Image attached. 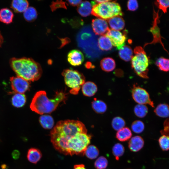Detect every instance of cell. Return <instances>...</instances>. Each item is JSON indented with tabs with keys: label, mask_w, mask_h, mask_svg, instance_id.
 Here are the masks:
<instances>
[{
	"label": "cell",
	"mask_w": 169,
	"mask_h": 169,
	"mask_svg": "<svg viewBox=\"0 0 169 169\" xmlns=\"http://www.w3.org/2000/svg\"><path fill=\"white\" fill-rule=\"evenodd\" d=\"M54 148L64 155H84L91 136L81 121L67 120L59 121L50 132Z\"/></svg>",
	"instance_id": "1"
},
{
	"label": "cell",
	"mask_w": 169,
	"mask_h": 169,
	"mask_svg": "<svg viewBox=\"0 0 169 169\" xmlns=\"http://www.w3.org/2000/svg\"><path fill=\"white\" fill-rule=\"evenodd\" d=\"M9 63L17 76L29 82L37 80L42 75V70L40 65L31 58H12Z\"/></svg>",
	"instance_id": "2"
},
{
	"label": "cell",
	"mask_w": 169,
	"mask_h": 169,
	"mask_svg": "<svg viewBox=\"0 0 169 169\" xmlns=\"http://www.w3.org/2000/svg\"><path fill=\"white\" fill-rule=\"evenodd\" d=\"M67 95L62 91H57L53 98L49 99L45 91H39L33 96L30 108L39 114L50 113L55 110L60 103L65 101Z\"/></svg>",
	"instance_id": "3"
},
{
	"label": "cell",
	"mask_w": 169,
	"mask_h": 169,
	"mask_svg": "<svg viewBox=\"0 0 169 169\" xmlns=\"http://www.w3.org/2000/svg\"><path fill=\"white\" fill-rule=\"evenodd\" d=\"M110 1L92 6L91 14L104 20H108L116 16H122L123 13L119 4L115 1Z\"/></svg>",
	"instance_id": "4"
},
{
	"label": "cell",
	"mask_w": 169,
	"mask_h": 169,
	"mask_svg": "<svg viewBox=\"0 0 169 169\" xmlns=\"http://www.w3.org/2000/svg\"><path fill=\"white\" fill-rule=\"evenodd\" d=\"M134 52L135 55L131 60L132 69L140 77L145 79L148 78L149 60L146 52L142 47L137 46L134 49Z\"/></svg>",
	"instance_id": "5"
},
{
	"label": "cell",
	"mask_w": 169,
	"mask_h": 169,
	"mask_svg": "<svg viewBox=\"0 0 169 169\" xmlns=\"http://www.w3.org/2000/svg\"><path fill=\"white\" fill-rule=\"evenodd\" d=\"M65 84L71 89L70 93L77 95L82 85L85 83L84 75L76 70L67 69L62 72Z\"/></svg>",
	"instance_id": "6"
},
{
	"label": "cell",
	"mask_w": 169,
	"mask_h": 169,
	"mask_svg": "<svg viewBox=\"0 0 169 169\" xmlns=\"http://www.w3.org/2000/svg\"><path fill=\"white\" fill-rule=\"evenodd\" d=\"M132 96L134 101L139 104H148L154 107L153 102L150 98L148 92L144 89L133 85L131 90Z\"/></svg>",
	"instance_id": "7"
},
{
	"label": "cell",
	"mask_w": 169,
	"mask_h": 169,
	"mask_svg": "<svg viewBox=\"0 0 169 169\" xmlns=\"http://www.w3.org/2000/svg\"><path fill=\"white\" fill-rule=\"evenodd\" d=\"M105 35L109 38L112 45L118 50L125 45L126 39L125 34H123L119 31L110 29Z\"/></svg>",
	"instance_id": "8"
},
{
	"label": "cell",
	"mask_w": 169,
	"mask_h": 169,
	"mask_svg": "<svg viewBox=\"0 0 169 169\" xmlns=\"http://www.w3.org/2000/svg\"><path fill=\"white\" fill-rule=\"evenodd\" d=\"M12 88L16 93L23 94L29 89V81L18 76L10 78Z\"/></svg>",
	"instance_id": "9"
},
{
	"label": "cell",
	"mask_w": 169,
	"mask_h": 169,
	"mask_svg": "<svg viewBox=\"0 0 169 169\" xmlns=\"http://www.w3.org/2000/svg\"><path fill=\"white\" fill-rule=\"evenodd\" d=\"M92 27L95 34L98 35H105L110 30L107 21L99 18L92 20Z\"/></svg>",
	"instance_id": "10"
},
{
	"label": "cell",
	"mask_w": 169,
	"mask_h": 169,
	"mask_svg": "<svg viewBox=\"0 0 169 169\" xmlns=\"http://www.w3.org/2000/svg\"><path fill=\"white\" fill-rule=\"evenodd\" d=\"M67 60L71 65L74 66L81 65L84 60V57L82 52L77 49L71 50L68 53Z\"/></svg>",
	"instance_id": "11"
},
{
	"label": "cell",
	"mask_w": 169,
	"mask_h": 169,
	"mask_svg": "<svg viewBox=\"0 0 169 169\" xmlns=\"http://www.w3.org/2000/svg\"><path fill=\"white\" fill-rule=\"evenodd\" d=\"M144 141L143 138L139 136H135L132 137L128 143V147L130 150L133 152H137L143 146Z\"/></svg>",
	"instance_id": "12"
},
{
	"label": "cell",
	"mask_w": 169,
	"mask_h": 169,
	"mask_svg": "<svg viewBox=\"0 0 169 169\" xmlns=\"http://www.w3.org/2000/svg\"><path fill=\"white\" fill-rule=\"evenodd\" d=\"M112 29L118 31L123 29L125 26V21L121 16H116L107 20Z\"/></svg>",
	"instance_id": "13"
},
{
	"label": "cell",
	"mask_w": 169,
	"mask_h": 169,
	"mask_svg": "<svg viewBox=\"0 0 169 169\" xmlns=\"http://www.w3.org/2000/svg\"><path fill=\"white\" fill-rule=\"evenodd\" d=\"M97 91L96 84L91 81L85 82L82 86V91L85 96L91 97L94 95Z\"/></svg>",
	"instance_id": "14"
},
{
	"label": "cell",
	"mask_w": 169,
	"mask_h": 169,
	"mask_svg": "<svg viewBox=\"0 0 169 169\" xmlns=\"http://www.w3.org/2000/svg\"><path fill=\"white\" fill-rule=\"evenodd\" d=\"M29 3L26 0H14L12 1L11 7L17 13L24 12L28 7Z\"/></svg>",
	"instance_id": "15"
},
{
	"label": "cell",
	"mask_w": 169,
	"mask_h": 169,
	"mask_svg": "<svg viewBox=\"0 0 169 169\" xmlns=\"http://www.w3.org/2000/svg\"><path fill=\"white\" fill-rule=\"evenodd\" d=\"M115 63L114 60L110 57L103 59L100 62V66L104 71L110 72L113 70L115 67Z\"/></svg>",
	"instance_id": "16"
},
{
	"label": "cell",
	"mask_w": 169,
	"mask_h": 169,
	"mask_svg": "<svg viewBox=\"0 0 169 169\" xmlns=\"http://www.w3.org/2000/svg\"><path fill=\"white\" fill-rule=\"evenodd\" d=\"M42 155L39 150L34 148H30L28 151L27 158L31 163L36 164L41 159Z\"/></svg>",
	"instance_id": "17"
},
{
	"label": "cell",
	"mask_w": 169,
	"mask_h": 169,
	"mask_svg": "<svg viewBox=\"0 0 169 169\" xmlns=\"http://www.w3.org/2000/svg\"><path fill=\"white\" fill-rule=\"evenodd\" d=\"M14 14L12 11L7 8L0 10V21L7 24L11 23L13 20Z\"/></svg>",
	"instance_id": "18"
},
{
	"label": "cell",
	"mask_w": 169,
	"mask_h": 169,
	"mask_svg": "<svg viewBox=\"0 0 169 169\" xmlns=\"http://www.w3.org/2000/svg\"><path fill=\"white\" fill-rule=\"evenodd\" d=\"M91 4L88 1H82L77 8L78 13L83 17L89 15L91 13Z\"/></svg>",
	"instance_id": "19"
},
{
	"label": "cell",
	"mask_w": 169,
	"mask_h": 169,
	"mask_svg": "<svg viewBox=\"0 0 169 169\" xmlns=\"http://www.w3.org/2000/svg\"><path fill=\"white\" fill-rule=\"evenodd\" d=\"M120 57L125 61L131 60L133 57V51L131 48L128 45H124L119 51Z\"/></svg>",
	"instance_id": "20"
},
{
	"label": "cell",
	"mask_w": 169,
	"mask_h": 169,
	"mask_svg": "<svg viewBox=\"0 0 169 169\" xmlns=\"http://www.w3.org/2000/svg\"><path fill=\"white\" fill-rule=\"evenodd\" d=\"M39 123L42 126L46 129H50L53 128L54 124L53 117L48 115H43L39 119Z\"/></svg>",
	"instance_id": "21"
},
{
	"label": "cell",
	"mask_w": 169,
	"mask_h": 169,
	"mask_svg": "<svg viewBox=\"0 0 169 169\" xmlns=\"http://www.w3.org/2000/svg\"><path fill=\"white\" fill-rule=\"evenodd\" d=\"M26 97L23 94L15 93L12 97L11 102L12 105L16 108H21L25 104Z\"/></svg>",
	"instance_id": "22"
},
{
	"label": "cell",
	"mask_w": 169,
	"mask_h": 169,
	"mask_svg": "<svg viewBox=\"0 0 169 169\" xmlns=\"http://www.w3.org/2000/svg\"><path fill=\"white\" fill-rule=\"evenodd\" d=\"M98 45L100 49L102 50L109 51L112 48L110 40L105 35L101 36L99 38Z\"/></svg>",
	"instance_id": "23"
},
{
	"label": "cell",
	"mask_w": 169,
	"mask_h": 169,
	"mask_svg": "<svg viewBox=\"0 0 169 169\" xmlns=\"http://www.w3.org/2000/svg\"><path fill=\"white\" fill-rule=\"evenodd\" d=\"M132 135V132L129 128L125 127L117 132L116 137L119 141H125L130 139Z\"/></svg>",
	"instance_id": "24"
},
{
	"label": "cell",
	"mask_w": 169,
	"mask_h": 169,
	"mask_svg": "<svg viewBox=\"0 0 169 169\" xmlns=\"http://www.w3.org/2000/svg\"><path fill=\"white\" fill-rule=\"evenodd\" d=\"M92 106L95 111L99 114L105 113L107 109V105L104 101L96 99L92 102Z\"/></svg>",
	"instance_id": "25"
},
{
	"label": "cell",
	"mask_w": 169,
	"mask_h": 169,
	"mask_svg": "<svg viewBox=\"0 0 169 169\" xmlns=\"http://www.w3.org/2000/svg\"><path fill=\"white\" fill-rule=\"evenodd\" d=\"M154 111L155 114L160 117L166 118L169 116V106L166 104L159 105Z\"/></svg>",
	"instance_id": "26"
},
{
	"label": "cell",
	"mask_w": 169,
	"mask_h": 169,
	"mask_svg": "<svg viewBox=\"0 0 169 169\" xmlns=\"http://www.w3.org/2000/svg\"><path fill=\"white\" fill-rule=\"evenodd\" d=\"M23 15L25 20L29 22L35 20L38 16L36 9L32 7H28L23 12Z\"/></svg>",
	"instance_id": "27"
},
{
	"label": "cell",
	"mask_w": 169,
	"mask_h": 169,
	"mask_svg": "<svg viewBox=\"0 0 169 169\" xmlns=\"http://www.w3.org/2000/svg\"><path fill=\"white\" fill-rule=\"evenodd\" d=\"M134 111L135 115L138 117L142 118L145 116L148 112L147 107L145 105L139 104L136 105Z\"/></svg>",
	"instance_id": "28"
},
{
	"label": "cell",
	"mask_w": 169,
	"mask_h": 169,
	"mask_svg": "<svg viewBox=\"0 0 169 169\" xmlns=\"http://www.w3.org/2000/svg\"><path fill=\"white\" fill-rule=\"evenodd\" d=\"M156 64L161 70L165 72L169 71V59L160 58L156 60Z\"/></svg>",
	"instance_id": "29"
},
{
	"label": "cell",
	"mask_w": 169,
	"mask_h": 169,
	"mask_svg": "<svg viewBox=\"0 0 169 169\" xmlns=\"http://www.w3.org/2000/svg\"><path fill=\"white\" fill-rule=\"evenodd\" d=\"M84 154L89 158L91 159L96 158L99 154L98 149L94 145L89 146L85 151Z\"/></svg>",
	"instance_id": "30"
},
{
	"label": "cell",
	"mask_w": 169,
	"mask_h": 169,
	"mask_svg": "<svg viewBox=\"0 0 169 169\" xmlns=\"http://www.w3.org/2000/svg\"><path fill=\"white\" fill-rule=\"evenodd\" d=\"M125 124L124 120L121 117L119 116L114 117L111 122L113 128L117 131L124 127Z\"/></svg>",
	"instance_id": "31"
},
{
	"label": "cell",
	"mask_w": 169,
	"mask_h": 169,
	"mask_svg": "<svg viewBox=\"0 0 169 169\" xmlns=\"http://www.w3.org/2000/svg\"><path fill=\"white\" fill-rule=\"evenodd\" d=\"M124 151V147L121 144L119 143L115 144L113 147V154L117 160H118L119 158L123 155Z\"/></svg>",
	"instance_id": "32"
},
{
	"label": "cell",
	"mask_w": 169,
	"mask_h": 169,
	"mask_svg": "<svg viewBox=\"0 0 169 169\" xmlns=\"http://www.w3.org/2000/svg\"><path fill=\"white\" fill-rule=\"evenodd\" d=\"M131 128L134 132L136 133H141L144 129V124L142 121L136 120L132 123Z\"/></svg>",
	"instance_id": "33"
},
{
	"label": "cell",
	"mask_w": 169,
	"mask_h": 169,
	"mask_svg": "<svg viewBox=\"0 0 169 169\" xmlns=\"http://www.w3.org/2000/svg\"><path fill=\"white\" fill-rule=\"evenodd\" d=\"M158 141L161 148L163 151L169 150V136L163 135L159 138Z\"/></svg>",
	"instance_id": "34"
},
{
	"label": "cell",
	"mask_w": 169,
	"mask_h": 169,
	"mask_svg": "<svg viewBox=\"0 0 169 169\" xmlns=\"http://www.w3.org/2000/svg\"><path fill=\"white\" fill-rule=\"evenodd\" d=\"M108 163L106 158L104 156H101L95 161L94 165L97 169H104L106 167Z\"/></svg>",
	"instance_id": "35"
},
{
	"label": "cell",
	"mask_w": 169,
	"mask_h": 169,
	"mask_svg": "<svg viewBox=\"0 0 169 169\" xmlns=\"http://www.w3.org/2000/svg\"><path fill=\"white\" fill-rule=\"evenodd\" d=\"M155 3L158 8L164 13L167 12V9L169 7V0H157Z\"/></svg>",
	"instance_id": "36"
},
{
	"label": "cell",
	"mask_w": 169,
	"mask_h": 169,
	"mask_svg": "<svg viewBox=\"0 0 169 169\" xmlns=\"http://www.w3.org/2000/svg\"><path fill=\"white\" fill-rule=\"evenodd\" d=\"M51 10L53 11L58 8H66L65 2L62 1H57L55 2H53L50 6Z\"/></svg>",
	"instance_id": "37"
},
{
	"label": "cell",
	"mask_w": 169,
	"mask_h": 169,
	"mask_svg": "<svg viewBox=\"0 0 169 169\" xmlns=\"http://www.w3.org/2000/svg\"><path fill=\"white\" fill-rule=\"evenodd\" d=\"M128 9L131 11L136 10L138 7L137 1L135 0H130L128 1L127 3Z\"/></svg>",
	"instance_id": "38"
},
{
	"label": "cell",
	"mask_w": 169,
	"mask_h": 169,
	"mask_svg": "<svg viewBox=\"0 0 169 169\" xmlns=\"http://www.w3.org/2000/svg\"><path fill=\"white\" fill-rule=\"evenodd\" d=\"M68 3L73 6H78L82 2L81 0H68Z\"/></svg>",
	"instance_id": "39"
},
{
	"label": "cell",
	"mask_w": 169,
	"mask_h": 169,
	"mask_svg": "<svg viewBox=\"0 0 169 169\" xmlns=\"http://www.w3.org/2000/svg\"><path fill=\"white\" fill-rule=\"evenodd\" d=\"M20 153L17 150L14 151L12 153L13 157L15 159L18 158L20 156Z\"/></svg>",
	"instance_id": "40"
},
{
	"label": "cell",
	"mask_w": 169,
	"mask_h": 169,
	"mask_svg": "<svg viewBox=\"0 0 169 169\" xmlns=\"http://www.w3.org/2000/svg\"><path fill=\"white\" fill-rule=\"evenodd\" d=\"M163 135H165L169 136V124L166 125L165 126L164 129V133H163Z\"/></svg>",
	"instance_id": "41"
},
{
	"label": "cell",
	"mask_w": 169,
	"mask_h": 169,
	"mask_svg": "<svg viewBox=\"0 0 169 169\" xmlns=\"http://www.w3.org/2000/svg\"><path fill=\"white\" fill-rule=\"evenodd\" d=\"M73 169H86L83 164H78L74 166Z\"/></svg>",
	"instance_id": "42"
},
{
	"label": "cell",
	"mask_w": 169,
	"mask_h": 169,
	"mask_svg": "<svg viewBox=\"0 0 169 169\" xmlns=\"http://www.w3.org/2000/svg\"><path fill=\"white\" fill-rule=\"evenodd\" d=\"M3 42V38L0 31V48L1 47Z\"/></svg>",
	"instance_id": "43"
}]
</instances>
